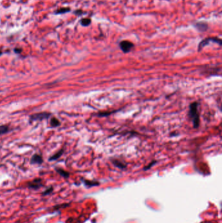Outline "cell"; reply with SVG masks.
I'll return each mask as SVG.
<instances>
[{
	"instance_id": "1",
	"label": "cell",
	"mask_w": 222,
	"mask_h": 223,
	"mask_svg": "<svg viewBox=\"0 0 222 223\" xmlns=\"http://www.w3.org/2000/svg\"><path fill=\"white\" fill-rule=\"evenodd\" d=\"M198 105L197 102H194L190 105L189 116L192 119L194 128H197L199 125V114L198 112Z\"/></svg>"
},
{
	"instance_id": "2",
	"label": "cell",
	"mask_w": 222,
	"mask_h": 223,
	"mask_svg": "<svg viewBox=\"0 0 222 223\" xmlns=\"http://www.w3.org/2000/svg\"><path fill=\"white\" fill-rule=\"evenodd\" d=\"M215 43L217 44H219L220 46L221 45V40L220 39L217 37H208V38L205 39L203 40L201 42L199 43V47H198V50L200 51L201 50H202L203 47H205L206 45L210 43Z\"/></svg>"
},
{
	"instance_id": "3",
	"label": "cell",
	"mask_w": 222,
	"mask_h": 223,
	"mask_svg": "<svg viewBox=\"0 0 222 223\" xmlns=\"http://www.w3.org/2000/svg\"><path fill=\"white\" fill-rule=\"evenodd\" d=\"M119 47L121 50L126 53L131 51V50L134 48V44L128 40H122L119 43Z\"/></svg>"
},
{
	"instance_id": "4",
	"label": "cell",
	"mask_w": 222,
	"mask_h": 223,
	"mask_svg": "<svg viewBox=\"0 0 222 223\" xmlns=\"http://www.w3.org/2000/svg\"><path fill=\"white\" fill-rule=\"evenodd\" d=\"M28 189L31 190H37L43 187V181L40 178H36L27 183Z\"/></svg>"
},
{
	"instance_id": "5",
	"label": "cell",
	"mask_w": 222,
	"mask_h": 223,
	"mask_svg": "<svg viewBox=\"0 0 222 223\" xmlns=\"http://www.w3.org/2000/svg\"><path fill=\"white\" fill-rule=\"evenodd\" d=\"M51 114L50 113L48 112H41V113H38V114H35L33 115H31L30 119L32 121H36V120H43V119H47Z\"/></svg>"
},
{
	"instance_id": "6",
	"label": "cell",
	"mask_w": 222,
	"mask_h": 223,
	"mask_svg": "<svg viewBox=\"0 0 222 223\" xmlns=\"http://www.w3.org/2000/svg\"><path fill=\"white\" fill-rule=\"evenodd\" d=\"M195 27L199 31H205L207 30L208 25L207 23L200 22L198 23H196L195 24Z\"/></svg>"
},
{
	"instance_id": "7",
	"label": "cell",
	"mask_w": 222,
	"mask_h": 223,
	"mask_svg": "<svg viewBox=\"0 0 222 223\" xmlns=\"http://www.w3.org/2000/svg\"><path fill=\"white\" fill-rule=\"evenodd\" d=\"M43 162V160L42 157H41L39 155H37V154H35V155H34L33 156L32 158H31V164H42Z\"/></svg>"
},
{
	"instance_id": "8",
	"label": "cell",
	"mask_w": 222,
	"mask_h": 223,
	"mask_svg": "<svg viewBox=\"0 0 222 223\" xmlns=\"http://www.w3.org/2000/svg\"><path fill=\"white\" fill-rule=\"evenodd\" d=\"M56 172L59 173V174L60 176H61L62 177H63L64 178H68V177H69V176H70V173L65 171V170H63V169L62 168H56Z\"/></svg>"
},
{
	"instance_id": "9",
	"label": "cell",
	"mask_w": 222,
	"mask_h": 223,
	"mask_svg": "<svg viewBox=\"0 0 222 223\" xmlns=\"http://www.w3.org/2000/svg\"><path fill=\"white\" fill-rule=\"evenodd\" d=\"M71 11V8L70 7H61L59 9H57L55 12V15H61V14H65L67 12H68Z\"/></svg>"
},
{
	"instance_id": "10",
	"label": "cell",
	"mask_w": 222,
	"mask_h": 223,
	"mask_svg": "<svg viewBox=\"0 0 222 223\" xmlns=\"http://www.w3.org/2000/svg\"><path fill=\"white\" fill-rule=\"evenodd\" d=\"M84 183L86 187H94V186L98 185L100 183L98 181H89V180H84Z\"/></svg>"
},
{
	"instance_id": "11",
	"label": "cell",
	"mask_w": 222,
	"mask_h": 223,
	"mask_svg": "<svg viewBox=\"0 0 222 223\" xmlns=\"http://www.w3.org/2000/svg\"><path fill=\"white\" fill-rule=\"evenodd\" d=\"M112 163L113 164L115 165V166L119 168H121V169H124L126 167V165L125 164H124L123 163L121 162V161H119L118 160H112Z\"/></svg>"
},
{
	"instance_id": "12",
	"label": "cell",
	"mask_w": 222,
	"mask_h": 223,
	"mask_svg": "<svg viewBox=\"0 0 222 223\" xmlns=\"http://www.w3.org/2000/svg\"><path fill=\"white\" fill-rule=\"evenodd\" d=\"M91 23V20L90 18H82L80 21V24H81V26H89L90 24Z\"/></svg>"
},
{
	"instance_id": "13",
	"label": "cell",
	"mask_w": 222,
	"mask_h": 223,
	"mask_svg": "<svg viewBox=\"0 0 222 223\" xmlns=\"http://www.w3.org/2000/svg\"><path fill=\"white\" fill-rule=\"evenodd\" d=\"M50 124H51L52 127H57V126H59L60 125V122H59V121L58 120V119H56V118H53L51 119Z\"/></svg>"
},
{
	"instance_id": "14",
	"label": "cell",
	"mask_w": 222,
	"mask_h": 223,
	"mask_svg": "<svg viewBox=\"0 0 222 223\" xmlns=\"http://www.w3.org/2000/svg\"><path fill=\"white\" fill-rule=\"evenodd\" d=\"M63 152V150H60L59 152H57L56 155H54L53 156L51 157L50 158V160H56V159H57L58 158H59L60 157L61 155H62Z\"/></svg>"
},
{
	"instance_id": "15",
	"label": "cell",
	"mask_w": 222,
	"mask_h": 223,
	"mask_svg": "<svg viewBox=\"0 0 222 223\" xmlns=\"http://www.w3.org/2000/svg\"><path fill=\"white\" fill-rule=\"evenodd\" d=\"M9 131V127L7 125H1L0 126V134H3L7 133Z\"/></svg>"
},
{
	"instance_id": "16",
	"label": "cell",
	"mask_w": 222,
	"mask_h": 223,
	"mask_svg": "<svg viewBox=\"0 0 222 223\" xmlns=\"http://www.w3.org/2000/svg\"><path fill=\"white\" fill-rule=\"evenodd\" d=\"M68 205H69V204H59V205H56L54 206V207H53V209L57 211L60 209L67 208Z\"/></svg>"
},
{
	"instance_id": "17",
	"label": "cell",
	"mask_w": 222,
	"mask_h": 223,
	"mask_svg": "<svg viewBox=\"0 0 222 223\" xmlns=\"http://www.w3.org/2000/svg\"><path fill=\"white\" fill-rule=\"evenodd\" d=\"M53 188L52 187H50L47 188L46 190H45V191H44L43 192L42 195H43V196H48L49 195H50V194L53 192Z\"/></svg>"
},
{
	"instance_id": "18",
	"label": "cell",
	"mask_w": 222,
	"mask_h": 223,
	"mask_svg": "<svg viewBox=\"0 0 222 223\" xmlns=\"http://www.w3.org/2000/svg\"><path fill=\"white\" fill-rule=\"evenodd\" d=\"M156 163H157V162H156V161H153V162H152V163H150V164H149V165H148V166H146V167H145V168H144V170H149V168H151L152 166H153V165Z\"/></svg>"
},
{
	"instance_id": "19",
	"label": "cell",
	"mask_w": 222,
	"mask_h": 223,
	"mask_svg": "<svg viewBox=\"0 0 222 223\" xmlns=\"http://www.w3.org/2000/svg\"><path fill=\"white\" fill-rule=\"evenodd\" d=\"M113 112V111H111V112H104V113H100L99 114H98V115L99 116H106V115H110L112 114V113Z\"/></svg>"
},
{
	"instance_id": "20",
	"label": "cell",
	"mask_w": 222,
	"mask_h": 223,
	"mask_svg": "<svg viewBox=\"0 0 222 223\" xmlns=\"http://www.w3.org/2000/svg\"><path fill=\"white\" fill-rule=\"evenodd\" d=\"M76 15H78V16H80L82 14L84 13V12L82 11L81 10H76V11H75V12H74Z\"/></svg>"
},
{
	"instance_id": "21",
	"label": "cell",
	"mask_w": 222,
	"mask_h": 223,
	"mask_svg": "<svg viewBox=\"0 0 222 223\" xmlns=\"http://www.w3.org/2000/svg\"><path fill=\"white\" fill-rule=\"evenodd\" d=\"M14 52H15V53H21V52H22V49H21V48H14Z\"/></svg>"
},
{
	"instance_id": "22",
	"label": "cell",
	"mask_w": 222,
	"mask_h": 223,
	"mask_svg": "<svg viewBox=\"0 0 222 223\" xmlns=\"http://www.w3.org/2000/svg\"><path fill=\"white\" fill-rule=\"evenodd\" d=\"M2 51H0V56H1V55H2Z\"/></svg>"
}]
</instances>
